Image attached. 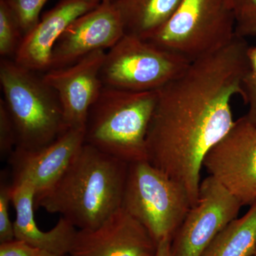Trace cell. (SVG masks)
Masks as SVG:
<instances>
[{
  "mask_svg": "<svg viewBox=\"0 0 256 256\" xmlns=\"http://www.w3.org/2000/svg\"><path fill=\"white\" fill-rule=\"evenodd\" d=\"M236 36L230 0H182L171 18L144 40L192 62L228 46Z\"/></svg>",
  "mask_w": 256,
  "mask_h": 256,
  "instance_id": "5",
  "label": "cell"
},
{
  "mask_svg": "<svg viewBox=\"0 0 256 256\" xmlns=\"http://www.w3.org/2000/svg\"><path fill=\"white\" fill-rule=\"evenodd\" d=\"M41 256H62L55 255V254H50V252H42V254Z\"/></svg>",
  "mask_w": 256,
  "mask_h": 256,
  "instance_id": "27",
  "label": "cell"
},
{
  "mask_svg": "<svg viewBox=\"0 0 256 256\" xmlns=\"http://www.w3.org/2000/svg\"><path fill=\"white\" fill-rule=\"evenodd\" d=\"M248 44L236 36L158 90L146 139V160L180 184L192 206L198 200L203 162L233 127L232 100L250 72Z\"/></svg>",
  "mask_w": 256,
  "mask_h": 256,
  "instance_id": "1",
  "label": "cell"
},
{
  "mask_svg": "<svg viewBox=\"0 0 256 256\" xmlns=\"http://www.w3.org/2000/svg\"><path fill=\"white\" fill-rule=\"evenodd\" d=\"M42 252L28 242L16 238L0 242V256H41Z\"/></svg>",
  "mask_w": 256,
  "mask_h": 256,
  "instance_id": "24",
  "label": "cell"
},
{
  "mask_svg": "<svg viewBox=\"0 0 256 256\" xmlns=\"http://www.w3.org/2000/svg\"><path fill=\"white\" fill-rule=\"evenodd\" d=\"M129 164L84 143L34 208L58 214L78 230L94 229L122 208Z\"/></svg>",
  "mask_w": 256,
  "mask_h": 256,
  "instance_id": "2",
  "label": "cell"
},
{
  "mask_svg": "<svg viewBox=\"0 0 256 256\" xmlns=\"http://www.w3.org/2000/svg\"><path fill=\"white\" fill-rule=\"evenodd\" d=\"M240 96L244 102L248 106V110L246 116L256 126V74L252 72L248 74L242 82Z\"/></svg>",
  "mask_w": 256,
  "mask_h": 256,
  "instance_id": "23",
  "label": "cell"
},
{
  "mask_svg": "<svg viewBox=\"0 0 256 256\" xmlns=\"http://www.w3.org/2000/svg\"><path fill=\"white\" fill-rule=\"evenodd\" d=\"M182 0H114L126 34L146 38L161 28Z\"/></svg>",
  "mask_w": 256,
  "mask_h": 256,
  "instance_id": "16",
  "label": "cell"
},
{
  "mask_svg": "<svg viewBox=\"0 0 256 256\" xmlns=\"http://www.w3.org/2000/svg\"><path fill=\"white\" fill-rule=\"evenodd\" d=\"M24 35L6 0H0V56L14 60Z\"/></svg>",
  "mask_w": 256,
  "mask_h": 256,
  "instance_id": "18",
  "label": "cell"
},
{
  "mask_svg": "<svg viewBox=\"0 0 256 256\" xmlns=\"http://www.w3.org/2000/svg\"></svg>",
  "mask_w": 256,
  "mask_h": 256,
  "instance_id": "31",
  "label": "cell"
},
{
  "mask_svg": "<svg viewBox=\"0 0 256 256\" xmlns=\"http://www.w3.org/2000/svg\"><path fill=\"white\" fill-rule=\"evenodd\" d=\"M192 206L185 188L148 160L129 164L122 208L142 224L156 245L172 240Z\"/></svg>",
  "mask_w": 256,
  "mask_h": 256,
  "instance_id": "6",
  "label": "cell"
},
{
  "mask_svg": "<svg viewBox=\"0 0 256 256\" xmlns=\"http://www.w3.org/2000/svg\"><path fill=\"white\" fill-rule=\"evenodd\" d=\"M156 100L158 90L104 86L88 114L86 144L128 164L146 160V134Z\"/></svg>",
  "mask_w": 256,
  "mask_h": 256,
  "instance_id": "3",
  "label": "cell"
},
{
  "mask_svg": "<svg viewBox=\"0 0 256 256\" xmlns=\"http://www.w3.org/2000/svg\"><path fill=\"white\" fill-rule=\"evenodd\" d=\"M242 206L216 180L206 176L196 203L172 240L173 256H202L217 234L238 217Z\"/></svg>",
  "mask_w": 256,
  "mask_h": 256,
  "instance_id": "9",
  "label": "cell"
},
{
  "mask_svg": "<svg viewBox=\"0 0 256 256\" xmlns=\"http://www.w3.org/2000/svg\"><path fill=\"white\" fill-rule=\"evenodd\" d=\"M154 256H173L171 239H164L158 242Z\"/></svg>",
  "mask_w": 256,
  "mask_h": 256,
  "instance_id": "25",
  "label": "cell"
},
{
  "mask_svg": "<svg viewBox=\"0 0 256 256\" xmlns=\"http://www.w3.org/2000/svg\"><path fill=\"white\" fill-rule=\"evenodd\" d=\"M236 23V35L256 36V0H230Z\"/></svg>",
  "mask_w": 256,
  "mask_h": 256,
  "instance_id": "19",
  "label": "cell"
},
{
  "mask_svg": "<svg viewBox=\"0 0 256 256\" xmlns=\"http://www.w3.org/2000/svg\"><path fill=\"white\" fill-rule=\"evenodd\" d=\"M35 196L34 186L30 182L12 185V202L16 212L15 238L28 242L42 252L62 256L68 255L76 228L60 217L53 228L48 232L42 230L34 218Z\"/></svg>",
  "mask_w": 256,
  "mask_h": 256,
  "instance_id": "15",
  "label": "cell"
},
{
  "mask_svg": "<svg viewBox=\"0 0 256 256\" xmlns=\"http://www.w3.org/2000/svg\"><path fill=\"white\" fill-rule=\"evenodd\" d=\"M66 256H69L68 255Z\"/></svg>",
  "mask_w": 256,
  "mask_h": 256,
  "instance_id": "30",
  "label": "cell"
},
{
  "mask_svg": "<svg viewBox=\"0 0 256 256\" xmlns=\"http://www.w3.org/2000/svg\"><path fill=\"white\" fill-rule=\"evenodd\" d=\"M12 10L24 36L36 26L47 0H6Z\"/></svg>",
  "mask_w": 256,
  "mask_h": 256,
  "instance_id": "20",
  "label": "cell"
},
{
  "mask_svg": "<svg viewBox=\"0 0 256 256\" xmlns=\"http://www.w3.org/2000/svg\"><path fill=\"white\" fill-rule=\"evenodd\" d=\"M126 34L112 2H101L70 24L56 42L50 69L65 68L96 50H110Z\"/></svg>",
  "mask_w": 256,
  "mask_h": 256,
  "instance_id": "10",
  "label": "cell"
},
{
  "mask_svg": "<svg viewBox=\"0 0 256 256\" xmlns=\"http://www.w3.org/2000/svg\"><path fill=\"white\" fill-rule=\"evenodd\" d=\"M1 58L0 84L18 138L16 148L34 150L48 146L67 130L60 98L43 76Z\"/></svg>",
  "mask_w": 256,
  "mask_h": 256,
  "instance_id": "4",
  "label": "cell"
},
{
  "mask_svg": "<svg viewBox=\"0 0 256 256\" xmlns=\"http://www.w3.org/2000/svg\"><path fill=\"white\" fill-rule=\"evenodd\" d=\"M156 244L122 208L94 229L77 230L69 256H154Z\"/></svg>",
  "mask_w": 256,
  "mask_h": 256,
  "instance_id": "12",
  "label": "cell"
},
{
  "mask_svg": "<svg viewBox=\"0 0 256 256\" xmlns=\"http://www.w3.org/2000/svg\"><path fill=\"white\" fill-rule=\"evenodd\" d=\"M106 54V50H96L72 65L50 69L42 75L58 95L68 129H85L89 110L104 86L100 72Z\"/></svg>",
  "mask_w": 256,
  "mask_h": 256,
  "instance_id": "11",
  "label": "cell"
},
{
  "mask_svg": "<svg viewBox=\"0 0 256 256\" xmlns=\"http://www.w3.org/2000/svg\"><path fill=\"white\" fill-rule=\"evenodd\" d=\"M254 256H256V249L255 254H254Z\"/></svg>",
  "mask_w": 256,
  "mask_h": 256,
  "instance_id": "29",
  "label": "cell"
},
{
  "mask_svg": "<svg viewBox=\"0 0 256 256\" xmlns=\"http://www.w3.org/2000/svg\"><path fill=\"white\" fill-rule=\"evenodd\" d=\"M18 144L16 130L12 119L2 98L0 99V154L9 158Z\"/></svg>",
  "mask_w": 256,
  "mask_h": 256,
  "instance_id": "21",
  "label": "cell"
},
{
  "mask_svg": "<svg viewBox=\"0 0 256 256\" xmlns=\"http://www.w3.org/2000/svg\"><path fill=\"white\" fill-rule=\"evenodd\" d=\"M256 249V202L217 234L202 256H252Z\"/></svg>",
  "mask_w": 256,
  "mask_h": 256,
  "instance_id": "17",
  "label": "cell"
},
{
  "mask_svg": "<svg viewBox=\"0 0 256 256\" xmlns=\"http://www.w3.org/2000/svg\"><path fill=\"white\" fill-rule=\"evenodd\" d=\"M191 63L141 37L126 34L106 50L100 78L104 86L150 92L172 82Z\"/></svg>",
  "mask_w": 256,
  "mask_h": 256,
  "instance_id": "7",
  "label": "cell"
},
{
  "mask_svg": "<svg viewBox=\"0 0 256 256\" xmlns=\"http://www.w3.org/2000/svg\"><path fill=\"white\" fill-rule=\"evenodd\" d=\"M100 2H112L114 0H99Z\"/></svg>",
  "mask_w": 256,
  "mask_h": 256,
  "instance_id": "28",
  "label": "cell"
},
{
  "mask_svg": "<svg viewBox=\"0 0 256 256\" xmlns=\"http://www.w3.org/2000/svg\"><path fill=\"white\" fill-rule=\"evenodd\" d=\"M248 58L250 64V72L256 74V46H250L248 52Z\"/></svg>",
  "mask_w": 256,
  "mask_h": 256,
  "instance_id": "26",
  "label": "cell"
},
{
  "mask_svg": "<svg viewBox=\"0 0 256 256\" xmlns=\"http://www.w3.org/2000/svg\"><path fill=\"white\" fill-rule=\"evenodd\" d=\"M12 185L1 181L0 185V242L15 239L14 223L10 218L9 206L12 202Z\"/></svg>",
  "mask_w": 256,
  "mask_h": 256,
  "instance_id": "22",
  "label": "cell"
},
{
  "mask_svg": "<svg viewBox=\"0 0 256 256\" xmlns=\"http://www.w3.org/2000/svg\"><path fill=\"white\" fill-rule=\"evenodd\" d=\"M100 3L99 0H60L24 36L15 62L36 72L50 70L52 50L57 40L70 24Z\"/></svg>",
  "mask_w": 256,
  "mask_h": 256,
  "instance_id": "14",
  "label": "cell"
},
{
  "mask_svg": "<svg viewBox=\"0 0 256 256\" xmlns=\"http://www.w3.org/2000/svg\"><path fill=\"white\" fill-rule=\"evenodd\" d=\"M85 143V129L69 128L54 142L34 150L15 148L8 158L15 185L28 181L36 197L48 191L62 178Z\"/></svg>",
  "mask_w": 256,
  "mask_h": 256,
  "instance_id": "13",
  "label": "cell"
},
{
  "mask_svg": "<svg viewBox=\"0 0 256 256\" xmlns=\"http://www.w3.org/2000/svg\"><path fill=\"white\" fill-rule=\"evenodd\" d=\"M203 168L242 206L256 202V126L244 116L207 153Z\"/></svg>",
  "mask_w": 256,
  "mask_h": 256,
  "instance_id": "8",
  "label": "cell"
}]
</instances>
